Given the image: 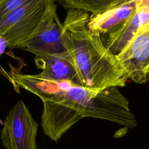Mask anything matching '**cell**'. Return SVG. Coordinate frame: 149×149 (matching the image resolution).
Wrapping results in <instances>:
<instances>
[{"mask_svg": "<svg viewBox=\"0 0 149 149\" xmlns=\"http://www.w3.org/2000/svg\"><path fill=\"white\" fill-rule=\"evenodd\" d=\"M89 17L87 11L69 9L63 23V42L73 62L76 84L95 91L124 87L129 79L126 72L101 36L88 28Z\"/></svg>", "mask_w": 149, "mask_h": 149, "instance_id": "6da1fadb", "label": "cell"}, {"mask_svg": "<svg viewBox=\"0 0 149 149\" xmlns=\"http://www.w3.org/2000/svg\"><path fill=\"white\" fill-rule=\"evenodd\" d=\"M29 88L42 101V131L54 141L86 117L88 103L100 91L83 88L72 81L46 80L37 75L31 79Z\"/></svg>", "mask_w": 149, "mask_h": 149, "instance_id": "7a4b0ae2", "label": "cell"}, {"mask_svg": "<svg viewBox=\"0 0 149 149\" xmlns=\"http://www.w3.org/2000/svg\"><path fill=\"white\" fill-rule=\"evenodd\" d=\"M47 0H25L0 20V37L8 48L23 49L41 19Z\"/></svg>", "mask_w": 149, "mask_h": 149, "instance_id": "3957f363", "label": "cell"}, {"mask_svg": "<svg viewBox=\"0 0 149 149\" xmlns=\"http://www.w3.org/2000/svg\"><path fill=\"white\" fill-rule=\"evenodd\" d=\"M56 9L55 1L47 0L42 17L22 49L35 56L67 52L62 40L63 24L58 17Z\"/></svg>", "mask_w": 149, "mask_h": 149, "instance_id": "277c9868", "label": "cell"}, {"mask_svg": "<svg viewBox=\"0 0 149 149\" xmlns=\"http://www.w3.org/2000/svg\"><path fill=\"white\" fill-rule=\"evenodd\" d=\"M38 123L23 101L10 109L4 120L0 139L6 149H37Z\"/></svg>", "mask_w": 149, "mask_h": 149, "instance_id": "5b68a950", "label": "cell"}, {"mask_svg": "<svg viewBox=\"0 0 149 149\" xmlns=\"http://www.w3.org/2000/svg\"><path fill=\"white\" fill-rule=\"evenodd\" d=\"M116 56L129 78L138 84L146 82L149 66V22L137 31Z\"/></svg>", "mask_w": 149, "mask_h": 149, "instance_id": "8992f818", "label": "cell"}, {"mask_svg": "<svg viewBox=\"0 0 149 149\" xmlns=\"http://www.w3.org/2000/svg\"><path fill=\"white\" fill-rule=\"evenodd\" d=\"M149 22V0H141L132 15L109 33L101 36L102 41L113 54L118 55L137 31Z\"/></svg>", "mask_w": 149, "mask_h": 149, "instance_id": "52a82bcc", "label": "cell"}, {"mask_svg": "<svg viewBox=\"0 0 149 149\" xmlns=\"http://www.w3.org/2000/svg\"><path fill=\"white\" fill-rule=\"evenodd\" d=\"M141 0H123L119 4L95 16L90 15L88 28L103 36L124 23L134 12Z\"/></svg>", "mask_w": 149, "mask_h": 149, "instance_id": "ba28073f", "label": "cell"}, {"mask_svg": "<svg viewBox=\"0 0 149 149\" xmlns=\"http://www.w3.org/2000/svg\"><path fill=\"white\" fill-rule=\"evenodd\" d=\"M36 66L41 72L37 76L42 79L55 81L69 80L76 84V72L68 52L58 54L35 56Z\"/></svg>", "mask_w": 149, "mask_h": 149, "instance_id": "9c48e42d", "label": "cell"}, {"mask_svg": "<svg viewBox=\"0 0 149 149\" xmlns=\"http://www.w3.org/2000/svg\"><path fill=\"white\" fill-rule=\"evenodd\" d=\"M123 1V0H62L59 3L67 10L81 9L91 12V15L95 16L105 12Z\"/></svg>", "mask_w": 149, "mask_h": 149, "instance_id": "30bf717a", "label": "cell"}, {"mask_svg": "<svg viewBox=\"0 0 149 149\" xmlns=\"http://www.w3.org/2000/svg\"><path fill=\"white\" fill-rule=\"evenodd\" d=\"M24 1L25 0H0V20L23 4Z\"/></svg>", "mask_w": 149, "mask_h": 149, "instance_id": "8fae6325", "label": "cell"}, {"mask_svg": "<svg viewBox=\"0 0 149 149\" xmlns=\"http://www.w3.org/2000/svg\"><path fill=\"white\" fill-rule=\"evenodd\" d=\"M6 48H8V42L4 38L0 37V57L5 52Z\"/></svg>", "mask_w": 149, "mask_h": 149, "instance_id": "7c38bea8", "label": "cell"}, {"mask_svg": "<svg viewBox=\"0 0 149 149\" xmlns=\"http://www.w3.org/2000/svg\"><path fill=\"white\" fill-rule=\"evenodd\" d=\"M147 80L149 81V66L147 69Z\"/></svg>", "mask_w": 149, "mask_h": 149, "instance_id": "4fadbf2b", "label": "cell"}]
</instances>
